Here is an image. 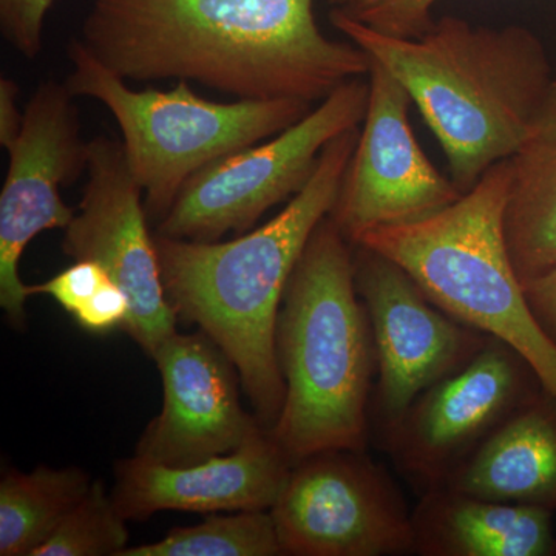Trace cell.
I'll list each match as a JSON object with an SVG mask.
<instances>
[{
  "label": "cell",
  "mask_w": 556,
  "mask_h": 556,
  "mask_svg": "<svg viewBox=\"0 0 556 556\" xmlns=\"http://www.w3.org/2000/svg\"><path fill=\"white\" fill-rule=\"evenodd\" d=\"M368 83L364 129L329 214L353 247L371 230L430 217L464 193L439 174L417 142L404 86L375 60Z\"/></svg>",
  "instance_id": "obj_13"
},
{
  "label": "cell",
  "mask_w": 556,
  "mask_h": 556,
  "mask_svg": "<svg viewBox=\"0 0 556 556\" xmlns=\"http://www.w3.org/2000/svg\"><path fill=\"white\" fill-rule=\"evenodd\" d=\"M291 467L270 431H265L236 452L192 466H163L138 456L121 460L112 497L126 519L166 510L206 515L269 510Z\"/></svg>",
  "instance_id": "obj_15"
},
{
  "label": "cell",
  "mask_w": 556,
  "mask_h": 556,
  "mask_svg": "<svg viewBox=\"0 0 556 556\" xmlns=\"http://www.w3.org/2000/svg\"><path fill=\"white\" fill-rule=\"evenodd\" d=\"M353 248L325 218L285 291L276 338L285 402L270 434L292 466L327 450H367L376 353Z\"/></svg>",
  "instance_id": "obj_4"
},
{
  "label": "cell",
  "mask_w": 556,
  "mask_h": 556,
  "mask_svg": "<svg viewBox=\"0 0 556 556\" xmlns=\"http://www.w3.org/2000/svg\"><path fill=\"white\" fill-rule=\"evenodd\" d=\"M368 98V80H348L294 126L208 164L182 186L156 233L218 241L248 232L308 185L329 142L364 123Z\"/></svg>",
  "instance_id": "obj_7"
},
{
  "label": "cell",
  "mask_w": 556,
  "mask_h": 556,
  "mask_svg": "<svg viewBox=\"0 0 556 556\" xmlns=\"http://www.w3.org/2000/svg\"><path fill=\"white\" fill-rule=\"evenodd\" d=\"M354 248V280L375 343L371 412L380 428L477 356L490 336L439 308L393 260Z\"/></svg>",
  "instance_id": "obj_10"
},
{
  "label": "cell",
  "mask_w": 556,
  "mask_h": 556,
  "mask_svg": "<svg viewBox=\"0 0 556 556\" xmlns=\"http://www.w3.org/2000/svg\"><path fill=\"white\" fill-rule=\"evenodd\" d=\"M468 495L556 511V396L541 387L450 477Z\"/></svg>",
  "instance_id": "obj_16"
},
{
  "label": "cell",
  "mask_w": 556,
  "mask_h": 556,
  "mask_svg": "<svg viewBox=\"0 0 556 556\" xmlns=\"http://www.w3.org/2000/svg\"><path fill=\"white\" fill-rule=\"evenodd\" d=\"M73 97L101 102L123 134L131 177L142 190L148 217L160 222L179 190L208 164L276 137L311 112L299 100L217 102L201 98L188 80L172 90H134L101 64L80 39L67 47Z\"/></svg>",
  "instance_id": "obj_6"
},
{
  "label": "cell",
  "mask_w": 556,
  "mask_h": 556,
  "mask_svg": "<svg viewBox=\"0 0 556 556\" xmlns=\"http://www.w3.org/2000/svg\"><path fill=\"white\" fill-rule=\"evenodd\" d=\"M129 317L130 300L115 281H109L73 316L76 324L91 334L124 329Z\"/></svg>",
  "instance_id": "obj_25"
},
{
  "label": "cell",
  "mask_w": 556,
  "mask_h": 556,
  "mask_svg": "<svg viewBox=\"0 0 556 556\" xmlns=\"http://www.w3.org/2000/svg\"><path fill=\"white\" fill-rule=\"evenodd\" d=\"M20 87L13 79L2 76L0 78V146L9 149L24 126L25 112L17 105Z\"/></svg>",
  "instance_id": "obj_27"
},
{
  "label": "cell",
  "mask_w": 556,
  "mask_h": 556,
  "mask_svg": "<svg viewBox=\"0 0 556 556\" xmlns=\"http://www.w3.org/2000/svg\"><path fill=\"white\" fill-rule=\"evenodd\" d=\"M358 131L348 130L329 142L308 185L266 225L229 241L155 233L170 305L236 365L255 416L269 431L285 402L276 345L285 291L311 236L334 207Z\"/></svg>",
  "instance_id": "obj_2"
},
{
  "label": "cell",
  "mask_w": 556,
  "mask_h": 556,
  "mask_svg": "<svg viewBox=\"0 0 556 556\" xmlns=\"http://www.w3.org/2000/svg\"><path fill=\"white\" fill-rule=\"evenodd\" d=\"M354 2H357V0H328L332 9H345L348 5H353Z\"/></svg>",
  "instance_id": "obj_28"
},
{
  "label": "cell",
  "mask_w": 556,
  "mask_h": 556,
  "mask_svg": "<svg viewBox=\"0 0 556 556\" xmlns=\"http://www.w3.org/2000/svg\"><path fill=\"white\" fill-rule=\"evenodd\" d=\"M163 379V409L146 428L135 456L182 467L236 452L265 433L240 402V376L204 334L175 332L152 356Z\"/></svg>",
  "instance_id": "obj_14"
},
{
  "label": "cell",
  "mask_w": 556,
  "mask_h": 556,
  "mask_svg": "<svg viewBox=\"0 0 556 556\" xmlns=\"http://www.w3.org/2000/svg\"><path fill=\"white\" fill-rule=\"evenodd\" d=\"M522 288L538 325L556 346V266L527 281Z\"/></svg>",
  "instance_id": "obj_26"
},
{
  "label": "cell",
  "mask_w": 556,
  "mask_h": 556,
  "mask_svg": "<svg viewBox=\"0 0 556 556\" xmlns=\"http://www.w3.org/2000/svg\"><path fill=\"white\" fill-rule=\"evenodd\" d=\"M314 0H93L80 42L131 83L178 79L239 100L324 101L371 58L328 39Z\"/></svg>",
  "instance_id": "obj_1"
},
{
  "label": "cell",
  "mask_w": 556,
  "mask_h": 556,
  "mask_svg": "<svg viewBox=\"0 0 556 556\" xmlns=\"http://www.w3.org/2000/svg\"><path fill=\"white\" fill-rule=\"evenodd\" d=\"M24 112L20 137L7 149L9 172L0 192V306L16 328L24 327L28 298L20 276L22 254L40 232L65 229L75 218L61 188L87 172L90 142L80 135L75 97L65 83H40Z\"/></svg>",
  "instance_id": "obj_12"
},
{
  "label": "cell",
  "mask_w": 556,
  "mask_h": 556,
  "mask_svg": "<svg viewBox=\"0 0 556 556\" xmlns=\"http://www.w3.org/2000/svg\"><path fill=\"white\" fill-rule=\"evenodd\" d=\"M508 164L504 228L515 273L525 285L556 266V80Z\"/></svg>",
  "instance_id": "obj_18"
},
{
  "label": "cell",
  "mask_w": 556,
  "mask_h": 556,
  "mask_svg": "<svg viewBox=\"0 0 556 556\" xmlns=\"http://www.w3.org/2000/svg\"><path fill=\"white\" fill-rule=\"evenodd\" d=\"M543 387L515 348L490 338L481 351L439 380L387 426L383 448L420 493L450 477L526 399Z\"/></svg>",
  "instance_id": "obj_9"
},
{
  "label": "cell",
  "mask_w": 556,
  "mask_h": 556,
  "mask_svg": "<svg viewBox=\"0 0 556 556\" xmlns=\"http://www.w3.org/2000/svg\"><path fill=\"white\" fill-rule=\"evenodd\" d=\"M508 192L506 160L437 214L371 230L354 247L393 260L439 308L515 348L556 396V346L527 305L508 252L504 228Z\"/></svg>",
  "instance_id": "obj_5"
},
{
  "label": "cell",
  "mask_w": 556,
  "mask_h": 556,
  "mask_svg": "<svg viewBox=\"0 0 556 556\" xmlns=\"http://www.w3.org/2000/svg\"><path fill=\"white\" fill-rule=\"evenodd\" d=\"M329 21L408 91L463 192L518 152L555 80L546 47L521 25L493 28L444 16L420 38L404 39L340 9Z\"/></svg>",
  "instance_id": "obj_3"
},
{
  "label": "cell",
  "mask_w": 556,
  "mask_h": 556,
  "mask_svg": "<svg viewBox=\"0 0 556 556\" xmlns=\"http://www.w3.org/2000/svg\"><path fill=\"white\" fill-rule=\"evenodd\" d=\"M269 511L283 555L415 554L413 511L365 452L327 450L299 460Z\"/></svg>",
  "instance_id": "obj_8"
},
{
  "label": "cell",
  "mask_w": 556,
  "mask_h": 556,
  "mask_svg": "<svg viewBox=\"0 0 556 556\" xmlns=\"http://www.w3.org/2000/svg\"><path fill=\"white\" fill-rule=\"evenodd\" d=\"M142 197L127 166L123 142L91 139L87 185L75 218L64 229L62 251L75 262L100 263L126 292L130 317L124 331L152 357L177 332L178 314L164 289Z\"/></svg>",
  "instance_id": "obj_11"
},
{
  "label": "cell",
  "mask_w": 556,
  "mask_h": 556,
  "mask_svg": "<svg viewBox=\"0 0 556 556\" xmlns=\"http://www.w3.org/2000/svg\"><path fill=\"white\" fill-rule=\"evenodd\" d=\"M126 521L101 482L93 481L33 556H118L129 547Z\"/></svg>",
  "instance_id": "obj_21"
},
{
  "label": "cell",
  "mask_w": 556,
  "mask_h": 556,
  "mask_svg": "<svg viewBox=\"0 0 556 556\" xmlns=\"http://www.w3.org/2000/svg\"><path fill=\"white\" fill-rule=\"evenodd\" d=\"M89 473L80 468L40 466L31 473L9 470L0 482V555L33 556L70 510L86 496Z\"/></svg>",
  "instance_id": "obj_19"
},
{
  "label": "cell",
  "mask_w": 556,
  "mask_h": 556,
  "mask_svg": "<svg viewBox=\"0 0 556 556\" xmlns=\"http://www.w3.org/2000/svg\"><path fill=\"white\" fill-rule=\"evenodd\" d=\"M54 0H0V31L25 60L42 50L43 24Z\"/></svg>",
  "instance_id": "obj_24"
},
{
  "label": "cell",
  "mask_w": 556,
  "mask_h": 556,
  "mask_svg": "<svg viewBox=\"0 0 556 556\" xmlns=\"http://www.w3.org/2000/svg\"><path fill=\"white\" fill-rule=\"evenodd\" d=\"M283 548L269 510L208 515L197 526L178 527L163 540L126 547L118 556H278Z\"/></svg>",
  "instance_id": "obj_20"
},
{
  "label": "cell",
  "mask_w": 556,
  "mask_h": 556,
  "mask_svg": "<svg viewBox=\"0 0 556 556\" xmlns=\"http://www.w3.org/2000/svg\"><path fill=\"white\" fill-rule=\"evenodd\" d=\"M415 554L422 556H556L554 511L427 490L413 510Z\"/></svg>",
  "instance_id": "obj_17"
},
{
  "label": "cell",
  "mask_w": 556,
  "mask_h": 556,
  "mask_svg": "<svg viewBox=\"0 0 556 556\" xmlns=\"http://www.w3.org/2000/svg\"><path fill=\"white\" fill-rule=\"evenodd\" d=\"M109 281L113 280L100 263L76 260L72 266L51 277L46 283L27 287V292L28 295H50L73 317Z\"/></svg>",
  "instance_id": "obj_23"
},
{
  "label": "cell",
  "mask_w": 556,
  "mask_h": 556,
  "mask_svg": "<svg viewBox=\"0 0 556 556\" xmlns=\"http://www.w3.org/2000/svg\"><path fill=\"white\" fill-rule=\"evenodd\" d=\"M439 0H357L348 5V16L372 30L394 38L416 39L433 27L431 16Z\"/></svg>",
  "instance_id": "obj_22"
}]
</instances>
